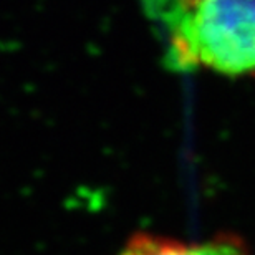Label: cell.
I'll use <instances>...</instances> for the list:
<instances>
[{
    "label": "cell",
    "mask_w": 255,
    "mask_h": 255,
    "mask_svg": "<svg viewBox=\"0 0 255 255\" xmlns=\"http://www.w3.org/2000/svg\"><path fill=\"white\" fill-rule=\"evenodd\" d=\"M179 0H142L146 12L149 17H154L162 23L167 18V15L172 12V8L176 7V3Z\"/></svg>",
    "instance_id": "3"
},
{
    "label": "cell",
    "mask_w": 255,
    "mask_h": 255,
    "mask_svg": "<svg viewBox=\"0 0 255 255\" xmlns=\"http://www.w3.org/2000/svg\"><path fill=\"white\" fill-rule=\"evenodd\" d=\"M162 27L171 70L255 76V0H179Z\"/></svg>",
    "instance_id": "1"
},
{
    "label": "cell",
    "mask_w": 255,
    "mask_h": 255,
    "mask_svg": "<svg viewBox=\"0 0 255 255\" xmlns=\"http://www.w3.org/2000/svg\"><path fill=\"white\" fill-rule=\"evenodd\" d=\"M118 255H249L237 236L217 234L206 242H184L159 234L136 232Z\"/></svg>",
    "instance_id": "2"
}]
</instances>
